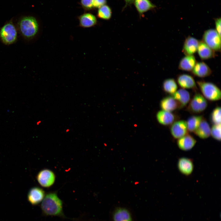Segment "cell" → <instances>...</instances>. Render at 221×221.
I'll use <instances>...</instances> for the list:
<instances>
[{
	"label": "cell",
	"mask_w": 221,
	"mask_h": 221,
	"mask_svg": "<svg viewBox=\"0 0 221 221\" xmlns=\"http://www.w3.org/2000/svg\"><path fill=\"white\" fill-rule=\"evenodd\" d=\"M158 121L164 125H168L174 122L175 117L171 112L161 110L158 111L157 114Z\"/></svg>",
	"instance_id": "22"
},
{
	"label": "cell",
	"mask_w": 221,
	"mask_h": 221,
	"mask_svg": "<svg viewBox=\"0 0 221 221\" xmlns=\"http://www.w3.org/2000/svg\"><path fill=\"white\" fill-rule=\"evenodd\" d=\"M177 168L182 174L188 176L192 173L194 169V164L192 160L185 157L180 158L177 162Z\"/></svg>",
	"instance_id": "10"
},
{
	"label": "cell",
	"mask_w": 221,
	"mask_h": 221,
	"mask_svg": "<svg viewBox=\"0 0 221 221\" xmlns=\"http://www.w3.org/2000/svg\"><path fill=\"white\" fill-rule=\"evenodd\" d=\"M107 3V0H93L94 8H99L102 6L105 5Z\"/></svg>",
	"instance_id": "30"
},
{
	"label": "cell",
	"mask_w": 221,
	"mask_h": 221,
	"mask_svg": "<svg viewBox=\"0 0 221 221\" xmlns=\"http://www.w3.org/2000/svg\"><path fill=\"white\" fill-rule=\"evenodd\" d=\"M199 41L196 38L188 36L184 41L182 52L185 55H193L197 51Z\"/></svg>",
	"instance_id": "11"
},
{
	"label": "cell",
	"mask_w": 221,
	"mask_h": 221,
	"mask_svg": "<svg viewBox=\"0 0 221 221\" xmlns=\"http://www.w3.org/2000/svg\"><path fill=\"white\" fill-rule=\"evenodd\" d=\"M202 41L215 52L221 50V36L215 29H210L204 32Z\"/></svg>",
	"instance_id": "5"
},
{
	"label": "cell",
	"mask_w": 221,
	"mask_h": 221,
	"mask_svg": "<svg viewBox=\"0 0 221 221\" xmlns=\"http://www.w3.org/2000/svg\"><path fill=\"white\" fill-rule=\"evenodd\" d=\"M178 87L175 80L173 79L169 78L165 79L163 83V88L164 91L171 95L175 93Z\"/></svg>",
	"instance_id": "25"
},
{
	"label": "cell",
	"mask_w": 221,
	"mask_h": 221,
	"mask_svg": "<svg viewBox=\"0 0 221 221\" xmlns=\"http://www.w3.org/2000/svg\"><path fill=\"white\" fill-rule=\"evenodd\" d=\"M171 133L174 138L178 139L188 134L187 121L179 120L174 122L171 126Z\"/></svg>",
	"instance_id": "8"
},
{
	"label": "cell",
	"mask_w": 221,
	"mask_h": 221,
	"mask_svg": "<svg viewBox=\"0 0 221 221\" xmlns=\"http://www.w3.org/2000/svg\"><path fill=\"white\" fill-rule=\"evenodd\" d=\"M19 30L21 35L27 39L34 37L39 30V25L36 19L28 16L21 18L18 23Z\"/></svg>",
	"instance_id": "2"
},
{
	"label": "cell",
	"mask_w": 221,
	"mask_h": 221,
	"mask_svg": "<svg viewBox=\"0 0 221 221\" xmlns=\"http://www.w3.org/2000/svg\"><path fill=\"white\" fill-rule=\"evenodd\" d=\"M41 207L45 215L64 216L62 202L56 193H50L45 196Z\"/></svg>",
	"instance_id": "1"
},
{
	"label": "cell",
	"mask_w": 221,
	"mask_h": 221,
	"mask_svg": "<svg viewBox=\"0 0 221 221\" xmlns=\"http://www.w3.org/2000/svg\"><path fill=\"white\" fill-rule=\"evenodd\" d=\"M126 2L125 6L124 7L125 8L127 6H130L133 3L134 0H124Z\"/></svg>",
	"instance_id": "32"
},
{
	"label": "cell",
	"mask_w": 221,
	"mask_h": 221,
	"mask_svg": "<svg viewBox=\"0 0 221 221\" xmlns=\"http://www.w3.org/2000/svg\"><path fill=\"white\" fill-rule=\"evenodd\" d=\"M112 16V10L107 5H104L99 8L97 13V17L101 19L108 20Z\"/></svg>",
	"instance_id": "26"
},
{
	"label": "cell",
	"mask_w": 221,
	"mask_h": 221,
	"mask_svg": "<svg viewBox=\"0 0 221 221\" xmlns=\"http://www.w3.org/2000/svg\"><path fill=\"white\" fill-rule=\"evenodd\" d=\"M69 131V129H67L66 130V132H68Z\"/></svg>",
	"instance_id": "34"
},
{
	"label": "cell",
	"mask_w": 221,
	"mask_h": 221,
	"mask_svg": "<svg viewBox=\"0 0 221 221\" xmlns=\"http://www.w3.org/2000/svg\"><path fill=\"white\" fill-rule=\"evenodd\" d=\"M196 62L193 55H185L180 60L178 68L182 70L191 72Z\"/></svg>",
	"instance_id": "18"
},
{
	"label": "cell",
	"mask_w": 221,
	"mask_h": 221,
	"mask_svg": "<svg viewBox=\"0 0 221 221\" xmlns=\"http://www.w3.org/2000/svg\"><path fill=\"white\" fill-rule=\"evenodd\" d=\"M221 18H217L215 19V30L221 36Z\"/></svg>",
	"instance_id": "31"
},
{
	"label": "cell",
	"mask_w": 221,
	"mask_h": 221,
	"mask_svg": "<svg viewBox=\"0 0 221 221\" xmlns=\"http://www.w3.org/2000/svg\"><path fill=\"white\" fill-rule=\"evenodd\" d=\"M80 3L82 7L86 10L94 8L93 0H81Z\"/></svg>",
	"instance_id": "29"
},
{
	"label": "cell",
	"mask_w": 221,
	"mask_h": 221,
	"mask_svg": "<svg viewBox=\"0 0 221 221\" xmlns=\"http://www.w3.org/2000/svg\"><path fill=\"white\" fill-rule=\"evenodd\" d=\"M194 133L199 138L203 139H206L210 136V127L208 122L203 118Z\"/></svg>",
	"instance_id": "21"
},
{
	"label": "cell",
	"mask_w": 221,
	"mask_h": 221,
	"mask_svg": "<svg viewBox=\"0 0 221 221\" xmlns=\"http://www.w3.org/2000/svg\"><path fill=\"white\" fill-rule=\"evenodd\" d=\"M197 52L200 59L206 60L214 57L215 52L202 40L200 41Z\"/></svg>",
	"instance_id": "16"
},
{
	"label": "cell",
	"mask_w": 221,
	"mask_h": 221,
	"mask_svg": "<svg viewBox=\"0 0 221 221\" xmlns=\"http://www.w3.org/2000/svg\"><path fill=\"white\" fill-rule=\"evenodd\" d=\"M171 96L177 102L179 108L185 106L190 100V95L189 92L184 89H180L176 91Z\"/></svg>",
	"instance_id": "14"
},
{
	"label": "cell",
	"mask_w": 221,
	"mask_h": 221,
	"mask_svg": "<svg viewBox=\"0 0 221 221\" xmlns=\"http://www.w3.org/2000/svg\"><path fill=\"white\" fill-rule=\"evenodd\" d=\"M211 119L214 124H221L220 107H217L213 110L211 114Z\"/></svg>",
	"instance_id": "27"
},
{
	"label": "cell",
	"mask_w": 221,
	"mask_h": 221,
	"mask_svg": "<svg viewBox=\"0 0 221 221\" xmlns=\"http://www.w3.org/2000/svg\"><path fill=\"white\" fill-rule=\"evenodd\" d=\"M193 75L199 77H205L210 76L212 71L209 67L202 61L196 62L191 71Z\"/></svg>",
	"instance_id": "12"
},
{
	"label": "cell",
	"mask_w": 221,
	"mask_h": 221,
	"mask_svg": "<svg viewBox=\"0 0 221 221\" xmlns=\"http://www.w3.org/2000/svg\"><path fill=\"white\" fill-rule=\"evenodd\" d=\"M160 105L163 110L170 112L179 108L177 102L171 96L163 98L161 101Z\"/></svg>",
	"instance_id": "23"
},
{
	"label": "cell",
	"mask_w": 221,
	"mask_h": 221,
	"mask_svg": "<svg viewBox=\"0 0 221 221\" xmlns=\"http://www.w3.org/2000/svg\"><path fill=\"white\" fill-rule=\"evenodd\" d=\"M204 96L211 101H217L220 99L221 91L214 84L204 81L197 82Z\"/></svg>",
	"instance_id": "3"
},
{
	"label": "cell",
	"mask_w": 221,
	"mask_h": 221,
	"mask_svg": "<svg viewBox=\"0 0 221 221\" xmlns=\"http://www.w3.org/2000/svg\"><path fill=\"white\" fill-rule=\"evenodd\" d=\"M203 118L202 116H194L190 118L187 122L188 130L194 132L199 126Z\"/></svg>",
	"instance_id": "24"
},
{
	"label": "cell",
	"mask_w": 221,
	"mask_h": 221,
	"mask_svg": "<svg viewBox=\"0 0 221 221\" xmlns=\"http://www.w3.org/2000/svg\"><path fill=\"white\" fill-rule=\"evenodd\" d=\"M221 124H214L211 129V134L215 139L221 140Z\"/></svg>",
	"instance_id": "28"
},
{
	"label": "cell",
	"mask_w": 221,
	"mask_h": 221,
	"mask_svg": "<svg viewBox=\"0 0 221 221\" xmlns=\"http://www.w3.org/2000/svg\"><path fill=\"white\" fill-rule=\"evenodd\" d=\"M177 81L179 86L183 89L196 88L195 81L193 77L187 74H182L177 77Z\"/></svg>",
	"instance_id": "15"
},
{
	"label": "cell",
	"mask_w": 221,
	"mask_h": 221,
	"mask_svg": "<svg viewBox=\"0 0 221 221\" xmlns=\"http://www.w3.org/2000/svg\"><path fill=\"white\" fill-rule=\"evenodd\" d=\"M207 106L205 98L199 93H196L188 107V110L193 113H200L204 110Z\"/></svg>",
	"instance_id": "6"
},
{
	"label": "cell",
	"mask_w": 221,
	"mask_h": 221,
	"mask_svg": "<svg viewBox=\"0 0 221 221\" xmlns=\"http://www.w3.org/2000/svg\"><path fill=\"white\" fill-rule=\"evenodd\" d=\"M79 26L83 28H89L95 25L97 20L95 16L90 13L83 14L78 17Z\"/></svg>",
	"instance_id": "17"
},
{
	"label": "cell",
	"mask_w": 221,
	"mask_h": 221,
	"mask_svg": "<svg viewBox=\"0 0 221 221\" xmlns=\"http://www.w3.org/2000/svg\"><path fill=\"white\" fill-rule=\"evenodd\" d=\"M17 36L16 28L11 21L6 23L0 29V38L6 45L14 43L17 40Z\"/></svg>",
	"instance_id": "4"
},
{
	"label": "cell",
	"mask_w": 221,
	"mask_h": 221,
	"mask_svg": "<svg viewBox=\"0 0 221 221\" xmlns=\"http://www.w3.org/2000/svg\"><path fill=\"white\" fill-rule=\"evenodd\" d=\"M55 176L51 170L44 169L40 171L37 176V180L40 184L44 187H48L54 183Z\"/></svg>",
	"instance_id": "7"
},
{
	"label": "cell",
	"mask_w": 221,
	"mask_h": 221,
	"mask_svg": "<svg viewBox=\"0 0 221 221\" xmlns=\"http://www.w3.org/2000/svg\"><path fill=\"white\" fill-rule=\"evenodd\" d=\"M41 120H39L37 122V123H36L37 125H38L41 123Z\"/></svg>",
	"instance_id": "33"
},
{
	"label": "cell",
	"mask_w": 221,
	"mask_h": 221,
	"mask_svg": "<svg viewBox=\"0 0 221 221\" xmlns=\"http://www.w3.org/2000/svg\"><path fill=\"white\" fill-rule=\"evenodd\" d=\"M45 196V192L42 189L39 187H34L29 191L27 199L32 205H36L42 201Z\"/></svg>",
	"instance_id": "9"
},
{
	"label": "cell",
	"mask_w": 221,
	"mask_h": 221,
	"mask_svg": "<svg viewBox=\"0 0 221 221\" xmlns=\"http://www.w3.org/2000/svg\"><path fill=\"white\" fill-rule=\"evenodd\" d=\"M133 3L140 16L156 6L149 0H134Z\"/></svg>",
	"instance_id": "19"
},
{
	"label": "cell",
	"mask_w": 221,
	"mask_h": 221,
	"mask_svg": "<svg viewBox=\"0 0 221 221\" xmlns=\"http://www.w3.org/2000/svg\"><path fill=\"white\" fill-rule=\"evenodd\" d=\"M196 142V140L193 137L187 134L178 139L177 144L180 149L187 151L192 149Z\"/></svg>",
	"instance_id": "13"
},
{
	"label": "cell",
	"mask_w": 221,
	"mask_h": 221,
	"mask_svg": "<svg viewBox=\"0 0 221 221\" xmlns=\"http://www.w3.org/2000/svg\"><path fill=\"white\" fill-rule=\"evenodd\" d=\"M113 221H132V216L126 208L119 207L115 209L113 215Z\"/></svg>",
	"instance_id": "20"
}]
</instances>
